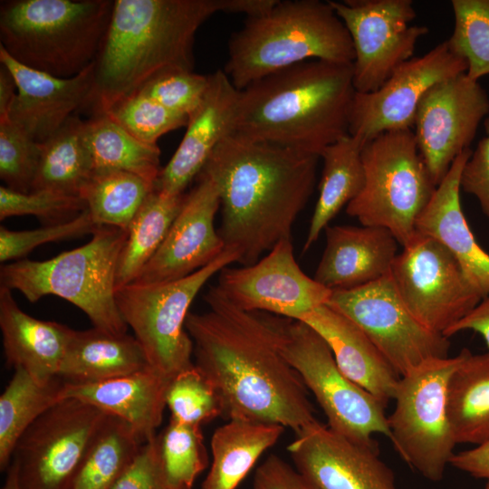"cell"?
<instances>
[{"label":"cell","instance_id":"6da1fadb","mask_svg":"<svg viewBox=\"0 0 489 489\" xmlns=\"http://www.w3.org/2000/svg\"><path fill=\"white\" fill-rule=\"evenodd\" d=\"M209 310L189 312L195 366L215 388L227 420L278 424L296 435L319 422L301 377L282 353L286 318L244 311L216 286Z\"/></svg>","mask_w":489,"mask_h":489},{"label":"cell","instance_id":"7a4b0ae2","mask_svg":"<svg viewBox=\"0 0 489 489\" xmlns=\"http://www.w3.org/2000/svg\"><path fill=\"white\" fill-rule=\"evenodd\" d=\"M320 156L254 139L237 132L214 149L200 174L218 188L225 247L251 265L283 240L315 185Z\"/></svg>","mask_w":489,"mask_h":489},{"label":"cell","instance_id":"3957f363","mask_svg":"<svg viewBox=\"0 0 489 489\" xmlns=\"http://www.w3.org/2000/svg\"><path fill=\"white\" fill-rule=\"evenodd\" d=\"M266 0H114L94 61L89 109L105 113L162 71H193L198 28L213 14L264 12Z\"/></svg>","mask_w":489,"mask_h":489},{"label":"cell","instance_id":"277c9868","mask_svg":"<svg viewBox=\"0 0 489 489\" xmlns=\"http://www.w3.org/2000/svg\"><path fill=\"white\" fill-rule=\"evenodd\" d=\"M352 64L310 60L240 90L235 132L320 156L349 134Z\"/></svg>","mask_w":489,"mask_h":489},{"label":"cell","instance_id":"5b68a950","mask_svg":"<svg viewBox=\"0 0 489 489\" xmlns=\"http://www.w3.org/2000/svg\"><path fill=\"white\" fill-rule=\"evenodd\" d=\"M354 58L350 34L329 1L276 0L232 34L224 72L243 90L306 61L352 64Z\"/></svg>","mask_w":489,"mask_h":489},{"label":"cell","instance_id":"8992f818","mask_svg":"<svg viewBox=\"0 0 489 489\" xmlns=\"http://www.w3.org/2000/svg\"><path fill=\"white\" fill-rule=\"evenodd\" d=\"M111 0H8L0 5V46L28 68L73 77L94 61Z\"/></svg>","mask_w":489,"mask_h":489},{"label":"cell","instance_id":"52a82bcc","mask_svg":"<svg viewBox=\"0 0 489 489\" xmlns=\"http://www.w3.org/2000/svg\"><path fill=\"white\" fill-rule=\"evenodd\" d=\"M85 244L44 261L22 259L2 265L1 286L20 292L30 302L55 295L82 311L94 328L125 334L115 298L119 259L127 230L98 226Z\"/></svg>","mask_w":489,"mask_h":489},{"label":"cell","instance_id":"ba28073f","mask_svg":"<svg viewBox=\"0 0 489 489\" xmlns=\"http://www.w3.org/2000/svg\"><path fill=\"white\" fill-rule=\"evenodd\" d=\"M365 183L346 207L365 226L385 227L403 247L436 188L412 129L391 130L365 142Z\"/></svg>","mask_w":489,"mask_h":489},{"label":"cell","instance_id":"9c48e42d","mask_svg":"<svg viewBox=\"0 0 489 489\" xmlns=\"http://www.w3.org/2000/svg\"><path fill=\"white\" fill-rule=\"evenodd\" d=\"M239 259L235 249L226 247L216 260L181 279L116 289L119 312L151 369L172 379L195 365L194 344L185 326L188 309L210 278Z\"/></svg>","mask_w":489,"mask_h":489},{"label":"cell","instance_id":"30bf717a","mask_svg":"<svg viewBox=\"0 0 489 489\" xmlns=\"http://www.w3.org/2000/svg\"><path fill=\"white\" fill-rule=\"evenodd\" d=\"M426 360L401 376L388 417L400 457L426 479L442 480L456 443L447 414V385L465 354Z\"/></svg>","mask_w":489,"mask_h":489},{"label":"cell","instance_id":"8fae6325","mask_svg":"<svg viewBox=\"0 0 489 489\" xmlns=\"http://www.w3.org/2000/svg\"><path fill=\"white\" fill-rule=\"evenodd\" d=\"M281 350L315 397L332 431L374 449L373 435L390 440L385 406L340 371L328 344L312 327L286 318Z\"/></svg>","mask_w":489,"mask_h":489},{"label":"cell","instance_id":"7c38bea8","mask_svg":"<svg viewBox=\"0 0 489 489\" xmlns=\"http://www.w3.org/2000/svg\"><path fill=\"white\" fill-rule=\"evenodd\" d=\"M109 415L75 398L45 411L17 442L12 461L22 489H71Z\"/></svg>","mask_w":489,"mask_h":489},{"label":"cell","instance_id":"4fadbf2b","mask_svg":"<svg viewBox=\"0 0 489 489\" xmlns=\"http://www.w3.org/2000/svg\"><path fill=\"white\" fill-rule=\"evenodd\" d=\"M390 276L416 320L444 336L482 300L453 254L419 233L397 254Z\"/></svg>","mask_w":489,"mask_h":489},{"label":"cell","instance_id":"5bb4252c","mask_svg":"<svg viewBox=\"0 0 489 489\" xmlns=\"http://www.w3.org/2000/svg\"><path fill=\"white\" fill-rule=\"evenodd\" d=\"M326 304L359 326L399 377L426 360L449 357L448 338L416 320L402 302L390 273L363 286L332 291Z\"/></svg>","mask_w":489,"mask_h":489},{"label":"cell","instance_id":"9a60e30c","mask_svg":"<svg viewBox=\"0 0 489 489\" xmlns=\"http://www.w3.org/2000/svg\"><path fill=\"white\" fill-rule=\"evenodd\" d=\"M352 41L353 86L357 92L378 90L403 62L412 58L417 42L428 34L411 24V0L329 1Z\"/></svg>","mask_w":489,"mask_h":489},{"label":"cell","instance_id":"2e32d148","mask_svg":"<svg viewBox=\"0 0 489 489\" xmlns=\"http://www.w3.org/2000/svg\"><path fill=\"white\" fill-rule=\"evenodd\" d=\"M488 114L486 91L465 72L436 83L424 94L416 112L414 135L436 186L455 159L470 149Z\"/></svg>","mask_w":489,"mask_h":489},{"label":"cell","instance_id":"e0dca14e","mask_svg":"<svg viewBox=\"0 0 489 489\" xmlns=\"http://www.w3.org/2000/svg\"><path fill=\"white\" fill-rule=\"evenodd\" d=\"M216 286L238 308L299 320L326 304L332 293L299 266L291 240H283L251 265L226 266Z\"/></svg>","mask_w":489,"mask_h":489},{"label":"cell","instance_id":"ac0fdd59","mask_svg":"<svg viewBox=\"0 0 489 489\" xmlns=\"http://www.w3.org/2000/svg\"><path fill=\"white\" fill-rule=\"evenodd\" d=\"M465 61L446 41L420 57L408 60L376 91L354 95L349 134L365 142L391 130L412 129L419 101L436 83L466 72Z\"/></svg>","mask_w":489,"mask_h":489},{"label":"cell","instance_id":"d6986e66","mask_svg":"<svg viewBox=\"0 0 489 489\" xmlns=\"http://www.w3.org/2000/svg\"><path fill=\"white\" fill-rule=\"evenodd\" d=\"M186 194L183 206L158 251L133 283H152L186 277L216 260L225 250L215 217L220 208L218 188L204 174Z\"/></svg>","mask_w":489,"mask_h":489},{"label":"cell","instance_id":"ffe728a7","mask_svg":"<svg viewBox=\"0 0 489 489\" xmlns=\"http://www.w3.org/2000/svg\"><path fill=\"white\" fill-rule=\"evenodd\" d=\"M295 469L314 489H396L378 449L357 444L317 422L288 446Z\"/></svg>","mask_w":489,"mask_h":489},{"label":"cell","instance_id":"44dd1931","mask_svg":"<svg viewBox=\"0 0 489 489\" xmlns=\"http://www.w3.org/2000/svg\"><path fill=\"white\" fill-rule=\"evenodd\" d=\"M0 62L10 70L17 86L8 120L36 142H44L74 111L90 106L94 62L73 77L60 78L22 65L0 46Z\"/></svg>","mask_w":489,"mask_h":489},{"label":"cell","instance_id":"7402d4cb","mask_svg":"<svg viewBox=\"0 0 489 489\" xmlns=\"http://www.w3.org/2000/svg\"><path fill=\"white\" fill-rule=\"evenodd\" d=\"M239 93L224 71L208 75L204 97L189 115L179 146L161 169L157 190L171 195L185 193L217 145L235 132Z\"/></svg>","mask_w":489,"mask_h":489},{"label":"cell","instance_id":"603a6c76","mask_svg":"<svg viewBox=\"0 0 489 489\" xmlns=\"http://www.w3.org/2000/svg\"><path fill=\"white\" fill-rule=\"evenodd\" d=\"M325 235L326 246L313 278L327 289H354L390 273L398 243L387 228L328 225Z\"/></svg>","mask_w":489,"mask_h":489},{"label":"cell","instance_id":"cb8c5ba5","mask_svg":"<svg viewBox=\"0 0 489 489\" xmlns=\"http://www.w3.org/2000/svg\"><path fill=\"white\" fill-rule=\"evenodd\" d=\"M471 153L467 149L455 159L419 216L416 230L435 238L453 254L484 299L489 295V254L476 241L460 201V176Z\"/></svg>","mask_w":489,"mask_h":489},{"label":"cell","instance_id":"d4e9b609","mask_svg":"<svg viewBox=\"0 0 489 489\" xmlns=\"http://www.w3.org/2000/svg\"><path fill=\"white\" fill-rule=\"evenodd\" d=\"M169 379L151 368L104 381H63L60 397L90 404L127 422L144 441L154 437L160 426Z\"/></svg>","mask_w":489,"mask_h":489},{"label":"cell","instance_id":"484cf974","mask_svg":"<svg viewBox=\"0 0 489 489\" xmlns=\"http://www.w3.org/2000/svg\"><path fill=\"white\" fill-rule=\"evenodd\" d=\"M326 341L340 371L385 407L393 400L399 376L351 320L328 304L299 319Z\"/></svg>","mask_w":489,"mask_h":489},{"label":"cell","instance_id":"4316f807","mask_svg":"<svg viewBox=\"0 0 489 489\" xmlns=\"http://www.w3.org/2000/svg\"><path fill=\"white\" fill-rule=\"evenodd\" d=\"M0 329L6 363L46 384L58 378L73 333L68 326L36 319L16 303L11 290L0 286Z\"/></svg>","mask_w":489,"mask_h":489},{"label":"cell","instance_id":"83f0119b","mask_svg":"<svg viewBox=\"0 0 489 489\" xmlns=\"http://www.w3.org/2000/svg\"><path fill=\"white\" fill-rule=\"evenodd\" d=\"M150 368L134 336L111 334L97 328L73 331L58 378L66 382L93 383Z\"/></svg>","mask_w":489,"mask_h":489},{"label":"cell","instance_id":"f1b7e54d","mask_svg":"<svg viewBox=\"0 0 489 489\" xmlns=\"http://www.w3.org/2000/svg\"><path fill=\"white\" fill-rule=\"evenodd\" d=\"M278 424L230 419L212 435V462L201 489H235L284 432Z\"/></svg>","mask_w":489,"mask_h":489},{"label":"cell","instance_id":"f546056e","mask_svg":"<svg viewBox=\"0 0 489 489\" xmlns=\"http://www.w3.org/2000/svg\"><path fill=\"white\" fill-rule=\"evenodd\" d=\"M364 144L360 137L347 134L320 154L323 168L319 197L308 229L304 252L319 238L338 212L362 190L365 183L361 157Z\"/></svg>","mask_w":489,"mask_h":489},{"label":"cell","instance_id":"4dcf8cb0","mask_svg":"<svg viewBox=\"0 0 489 489\" xmlns=\"http://www.w3.org/2000/svg\"><path fill=\"white\" fill-rule=\"evenodd\" d=\"M447 414L456 445L489 439V351L465 350L448 381Z\"/></svg>","mask_w":489,"mask_h":489},{"label":"cell","instance_id":"1f68e13d","mask_svg":"<svg viewBox=\"0 0 489 489\" xmlns=\"http://www.w3.org/2000/svg\"><path fill=\"white\" fill-rule=\"evenodd\" d=\"M83 123L73 115L41 143L40 161L31 191L49 190L80 197L95 170L84 141Z\"/></svg>","mask_w":489,"mask_h":489},{"label":"cell","instance_id":"d6a6232c","mask_svg":"<svg viewBox=\"0 0 489 489\" xmlns=\"http://www.w3.org/2000/svg\"><path fill=\"white\" fill-rule=\"evenodd\" d=\"M186 193L167 194L156 188L147 197L127 229L119 259L116 289L133 283L152 258L179 213Z\"/></svg>","mask_w":489,"mask_h":489},{"label":"cell","instance_id":"836d02e7","mask_svg":"<svg viewBox=\"0 0 489 489\" xmlns=\"http://www.w3.org/2000/svg\"><path fill=\"white\" fill-rule=\"evenodd\" d=\"M83 138L95 170L127 171L157 183L161 171L158 145L140 141L106 114L84 120Z\"/></svg>","mask_w":489,"mask_h":489},{"label":"cell","instance_id":"e575fe53","mask_svg":"<svg viewBox=\"0 0 489 489\" xmlns=\"http://www.w3.org/2000/svg\"><path fill=\"white\" fill-rule=\"evenodd\" d=\"M63 380L42 384L17 369L0 396V470L9 467L15 446L29 427L61 400Z\"/></svg>","mask_w":489,"mask_h":489},{"label":"cell","instance_id":"d590c367","mask_svg":"<svg viewBox=\"0 0 489 489\" xmlns=\"http://www.w3.org/2000/svg\"><path fill=\"white\" fill-rule=\"evenodd\" d=\"M155 188V182L130 172L97 169L82 189L80 197L85 201L96 225L127 230Z\"/></svg>","mask_w":489,"mask_h":489},{"label":"cell","instance_id":"8d00e7d4","mask_svg":"<svg viewBox=\"0 0 489 489\" xmlns=\"http://www.w3.org/2000/svg\"><path fill=\"white\" fill-rule=\"evenodd\" d=\"M143 443L127 422L109 416L91 444L71 489H111Z\"/></svg>","mask_w":489,"mask_h":489},{"label":"cell","instance_id":"74e56055","mask_svg":"<svg viewBox=\"0 0 489 489\" xmlns=\"http://www.w3.org/2000/svg\"><path fill=\"white\" fill-rule=\"evenodd\" d=\"M160 458L169 489H192L208 465L201 427L174 419L158 435Z\"/></svg>","mask_w":489,"mask_h":489},{"label":"cell","instance_id":"f35d334b","mask_svg":"<svg viewBox=\"0 0 489 489\" xmlns=\"http://www.w3.org/2000/svg\"><path fill=\"white\" fill-rule=\"evenodd\" d=\"M455 24L446 40L449 49L467 64L475 82L489 75V0H452Z\"/></svg>","mask_w":489,"mask_h":489},{"label":"cell","instance_id":"ab89813d","mask_svg":"<svg viewBox=\"0 0 489 489\" xmlns=\"http://www.w3.org/2000/svg\"><path fill=\"white\" fill-rule=\"evenodd\" d=\"M103 114L149 145H158L162 135L187 126L188 120L140 91L118 101Z\"/></svg>","mask_w":489,"mask_h":489},{"label":"cell","instance_id":"60d3db41","mask_svg":"<svg viewBox=\"0 0 489 489\" xmlns=\"http://www.w3.org/2000/svg\"><path fill=\"white\" fill-rule=\"evenodd\" d=\"M166 404L170 418L183 424L201 427L222 416L215 388L195 365L170 380Z\"/></svg>","mask_w":489,"mask_h":489},{"label":"cell","instance_id":"b9f144b4","mask_svg":"<svg viewBox=\"0 0 489 489\" xmlns=\"http://www.w3.org/2000/svg\"><path fill=\"white\" fill-rule=\"evenodd\" d=\"M41 157V143L10 120L0 122V177L5 187L28 193Z\"/></svg>","mask_w":489,"mask_h":489},{"label":"cell","instance_id":"7bdbcfd3","mask_svg":"<svg viewBox=\"0 0 489 489\" xmlns=\"http://www.w3.org/2000/svg\"><path fill=\"white\" fill-rule=\"evenodd\" d=\"M87 208L85 201L49 190L22 193L0 187V219L15 216H34L52 224L68 221Z\"/></svg>","mask_w":489,"mask_h":489},{"label":"cell","instance_id":"ee69618b","mask_svg":"<svg viewBox=\"0 0 489 489\" xmlns=\"http://www.w3.org/2000/svg\"><path fill=\"white\" fill-rule=\"evenodd\" d=\"M207 86L208 75L174 68L160 72L139 91L167 109L188 118L200 104Z\"/></svg>","mask_w":489,"mask_h":489},{"label":"cell","instance_id":"f6af8a7d","mask_svg":"<svg viewBox=\"0 0 489 489\" xmlns=\"http://www.w3.org/2000/svg\"><path fill=\"white\" fill-rule=\"evenodd\" d=\"M98 227L86 208L75 217L32 230L14 231L0 227V261L22 260L42 244L92 234Z\"/></svg>","mask_w":489,"mask_h":489},{"label":"cell","instance_id":"bcb514c9","mask_svg":"<svg viewBox=\"0 0 489 489\" xmlns=\"http://www.w3.org/2000/svg\"><path fill=\"white\" fill-rule=\"evenodd\" d=\"M111 489H169L162 468L158 435L142 444Z\"/></svg>","mask_w":489,"mask_h":489},{"label":"cell","instance_id":"7dc6e473","mask_svg":"<svg viewBox=\"0 0 489 489\" xmlns=\"http://www.w3.org/2000/svg\"><path fill=\"white\" fill-rule=\"evenodd\" d=\"M485 136L482 138L464 165L460 188L473 195L489 219V114L484 120Z\"/></svg>","mask_w":489,"mask_h":489},{"label":"cell","instance_id":"c3c4849f","mask_svg":"<svg viewBox=\"0 0 489 489\" xmlns=\"http://www.w3.org/2000/svg\"><path fill=\"white\" fill-rule=\"evenodd\" d=\"M253 489H314L292 465L270 455L257 468Z\"/></svg>","mask_w":489,"mask_h":489},{"label":"cell","instance_id":"681fc988","mask_svg":"<svg viewBox=\"0 0 489 489\" xmlns=\"http://www.w3.org/2000/svg\"><path fill=\"white\" fill-rule=\"evenodd\" d=\"M449 465L483 480L485 489H489V439L473 448L455 453Z\"/></svg>","mask_w":489,"mask_h":489},{"label":"cell","instance_id":"f907efd6","mask_svg":"<svg viewBox=\"0 0 489 489\" xmlns=\"http://www.w3.org/2000/svg\"><path fill=\"white\" fill-rule=\"evenodd\" d=\"M474 331L479 333L489 349V295L481 302L464 318L450 327L445 333L449 338L460 331Z\"/></svg>","mask_w":489,"mask_h":489},{"label":"cell","instance_id":"816d5d0a","mask_svg":"<svg viewBox=\"0 0 489 489\" xmlns=\"http://www.w3.org/2000/svg\"><path fill=\"white\" fill-rule=\"evenodd\" d=\"M17 94L15 80L10 70L0 66V122L8 120L9 112Z\"/></svg>","mask_w":489,"mask_h":489},{"label":"cell","instance_id":"f5cc1de1","mask_svg":"<svg viewBox=\"0 0 489 489\" xmlns=\"http://www.w3.org/2000/svg\"><path fill=\"white\" fill-rule=\"evenodd\" d=\"M1 489H22L17 466L14 461H11V464L6 470V476Z\"/></svg>","mask_w":489,"mask_h":489}]
</instances>
